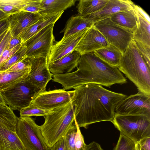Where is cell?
Listing matches in <instances>:
<instances>
[{"label": "cell", "instance_id": "48", "mask_svg": "<svg viewBox=\"0 0 150 150\" xmlns=\"http://www.w3.org/2000/svg\"><path fill=\"white\" fill-rule=\"evenodd\" d=\"M141 147L139 143H137L135 150H140Z\"/></svg>", "mask_w": 150, "mask_h": 150}, {"label": "cell", "instance_id": "32", "mask_svg": "<svg viewBox=\"0 0 150 150\" xmlns=\"http://www.w3.org/2000/svg\"><path fill=\"white\" fill-rule=\"evenodd\" d=\"M43 10L42 0H28L21 11L34 13H40Z\"/></svg>", "mask_w": 150, "mask_h": 150}, {"label": "cell", "instance_id": "22", "mask_svg": "<svg viewBox=\"0 0 150 150\" xmlns=\"http://www.w3.org/2000/svg\"><path fill=\"white\" fill-rule=\"evenodd\" d=\"M30 71H0V91L7 90L25 80L28 76Z\"/></svg>", "mask_w": 150, "mask_h": 150}, {"label": "cell", "instance_id": "17", "mask_svg": "<svg viewBox=\"0 0 150 150\" xmlns=\"http://www.w3.org/2000/svg\"><path fill=\"white\" fill-rule=\"evenodd\" d=\"M81 56L79 52L74 50L60 59L48 63L49 69L53 75L71 72L78 67Z\"/></svg>", "mask_w": 150, "mask_h": 150}, {"label": "cell", "instance_id": "15", "mask_svg": "<svg viewBox=\"0 0 150 150\" xmlns=\"http://www.w3.org/2000/svg\"><path fill=\"white\" fill-rule=\"evenodd\" d=\"M45 16L40 13H34L23 11L9 15L7 19L12 37H16L20 35L25 29Z\"/></svg>", "mask_w": 150, "mask_h": 150}, {"label": "cell", "instance_id": "29", "mask_svg": "<svg viewBox=\"0 0 150 150\" xmlns=\"http://www.w3.org/2000/svg\"><path fill=\"white\" fill-rule=\"evenodd\" d=\"M26 51V47L23 44L20 48L0 67V71H6L16 64L27 57Z\"/></svg>", "mask_w": 150, "mask_h": 150}, {"label": "cell", "instance_id": "4", "mask_svg": "<svg viewBox=\"0 0 150 150\" xmlns=\"http://www.w3.org/2000/svg\"><path fill=\"white\" fill-rule=\"evenodd\" d=\"M74 107L71 101L53 110L44 116V123L39 126L47 146L51 147L64 136L74 122Z\"/></svg>", "mask_w": 150, "mask_h": 150}, {"label": "cell", "instance_id": "27", "mask_svg": "<svg viewBox=\"0 0 150 150\" xmlns=\"http://www.w3.org/2000/svg\"><path fill=\"white\" fill-rule=\"evenodd\" d=\"M17 118L7 105L0 104V127L15 132Z\"/></svg>", "mask_w": 150, "mask_h": 150}, {"label": "cell", "instance_id": "20", "mask_svg": "<svg viewBox=\"0 0 150 150\" xmlns=\"http://www.w3.org/2000/svg\"><path fill=\"white\" fill-rule=\"evenodd\" d=\"M94 24L90 19L79 15L72 16L68 20L65 28L61 33H64L63 38H65L89 28Z\"/></svg>", "mask_w": 150, "mask_h": 150}, {"label": "cell", "instance_id": "34", "mask_svg": "<svg viewBox=\"0 0 150 150\" xmlns=\"http://www.w3.org/2000/svg\"><path fill=\"white\" fill-rule=\"evenodd\" d=\"M76 131V127L74 124L69 129L65 135L68 150H75L74 142Z\"/></svg>", "mask_w": 150, "mask_h": 150}, {"label": "cell", "instance_id": "35", "mask_svg": "<svg viewBox=\"0 0 150 150\" xmlns=\"http://www.w3.org/2000/svg\"><path fill=\"white\" fill-rule=\"evenodd\" d=\"M75 124L77 128L74 142L75 150H84L86 145L84 142L80 127L76 123Z\"/></svg>", "mask_w": 150, "mask_h": 150}, {"label": "cell", "instance_id": "19", "mask_svg": "<svg viewBox=\"0 0 150 150\" xmlns=\"http://www.w3.org/2000/svg\"><path fill=\"white\" fill-rule=\"evenodd\" d=\"M115 24L133 33L137 25V18L134 8L132 9L121 11L112 15L110 17Z\"/></svg>", "mask_w": 150, "mask_h": 150}, {"label": "cell", "instance_id": "7", "mask_svg": "<svg viewBox=\"0 0 150 150\" xmlns=\"http://www.w3.org/2000/svg\"><path fill=\"white\" fill-rule=\"evenodd\" d=\"M94 25L109 44L117 48L122 54L133 40L132 32L115 24L110 18L98 21Z\"/></svg>", "mask_w": 150, "mask_h": 150}, {"label": "cell", "instance_id": "47", "mask_svg": "<svg viewBox=\"0 0 150 150\" xmlns=\"http://www.w3.org/2000/svg\"><path fill=\"white\" fill-rule=\"evenodd\" d=\"M8 30H7L3 34H2L0 36V43H1L2 40L3 38L4 37V36H5V35L6 34Z\"/></svg>", "mask_w": 150, "mask_h": 150}, {"label": "cell", "instance_id": "26", "mask_svg": "<svg viewBox=\"0 0 150 150\" xmlns=\"http://www.w3.org/2000/svg\"><path fill=\"white\" fill-rule=\"evenodd\" d=\"M108 0H81L77 6L79 15L85 17L101 9Z\"/></svg>", "mask_w": 150, "mask_h": 150}, {"label": "cell", "instance_id": "8", "mask_svg": "<svg viewBox=\"0 0 150 150\" xmlns=\"http://www.w3.org/2000/svg\"><path fill=\"white\" fill-rule=\"evenodd\" d=\"M1 92L6 105L13 111L20 110L28 106L39 93L25 79Z\"/></svg>", "mask_w": 150, "mask_h": 150}, {"label": "cell", "instance_id": "10", "mask_svg": "<svg viewBox=\"0 0 150 150\" xmlns=\"http://www.w3.org/2000/svg\"><path fill=\"white\" fill-rule=\"evenodd\" d=\"M115 114L142 115L150 117V96L139 91L127 96L117 104Z\"/></svg>", "mask_w": 150, "mask_h": 150}, {"label": "cell", "instance_id": "49", "mask_svg": "<svg viewBox=\"0 0 150 150\" xmlns=\"http://www.w3.org/2000/svg\"><path fill=\"white\" fill-rule=\"evenodd\" d=\"M140 150H144L141 147Z\"/></svg>", "mask_w": 150, "mask_h": 150}, {"label": "cell", "instance_id": "12", "mask_svg": "<svg viewBox=\"0 0 150 150\" xmlns=\"http://www.w3.org/2000/svg\"><path fill=\"white\" fill-rule=\"evenodd\" d=\"M53 75L49 69L47 58H33L30 71L25 80L40 93L46 91V86L52 79Z\"/></svg>", "mask_w": 150, "mask_h": 150}, {"label": "cell", "instance_id": "13", "mask_svg": "<svg viewBox=\"0 0 150 150\" xmlns=\"http://www.w3.org/2000/svg\"><path fill=\"white\" fill-rule=\"evenodd\" d=\"M109 45L103 35L93 25L88 29L74 50L78 51L81 55L94 52Z\"/></svg>", "mask_w": 150, "mask_h": 150}, {"label": "cell", "instance_id": "6", "mask_svg": "<svg viewBox=\"0 0 150 150\" xmlns=\"http://www.w3.org/2000/svg\"><path fill=\"white\" fill-rule=\"evenodd\" d=\"M15 132L26 150H51L39 126L31 117H18Z\"/></svg>", "mask_w": 150, "mask_h": 150}, {"label": "cell", "instance_id": "21", "mask_svg": "<svg viewBox=\"0 0 150 150\" xmlns=\"http://www.w3.org/2000/svg\"><path fill=\"white\" fill-rule=\"evenodd\" d=\"M0 150H26L15 132L0 127Z\"/></svg>", "mask_w": 150, "mask_h": 150}, {"label": "cell", "instance_id": "33", "mask_svg": "<svg viewBox=\"0 0 150 150\" xmlns=\"http://www.w3.org/2000/svg\"><path fill=\"white\" fill-rule=\"evenodd\" d=\"M33 58L27 57L5 71L18 72L30 70Z\"/></svg>", "mask_w": 150, "mask_h": 150}, {"label": "cell", "instance_id": "30", "mask_svg": "<svg viewBox=\"0 0 150 150\" xmlns=\"http://www.w3.org/2000/svg\"><path fill=\"white\" fill-rule=\"evenodd\" d=\"M20 111V114L21 116L29 117L35 116L44 117L52 112L53 110L45 109L30 104L27 107L21 109Z\"/></svg>", "mask_w": 150, "mask_h": 150}, {"label": "cell", "instance_id": "16", "mask_svg": "<svg viewBox=\"0 0 150 150\" xmlns=\"http://www.w3.org/2000/svg\"><path fill=\"white\" fill-rule=\"evenodd\" d=\"M134 5V3L130 0H108L100 10L84 17L90 19L95 23L110 18L112 15L118 12L133 9Z\"/></svg>", "mask_w": 150, "mask_h": 150}, {"label": "cell", "instance_id": "37", "mask_svg": "<svg viewBox=\"0 0 150 150\" xmlns=\"http://www.w3.org/2000/svg\"><path fill=\"white\" fill-rule=\"evenodd\" d=\"M23 44H21L12 49L6 50L4 52L0 57V67L20 48Z\"/></svg>", "mask_w": 150, "mask_h": 150}, {"label": "cell", "instance_id": "42", "mask_svg": "<svg viewBox=\"0 0 150 150\" xmlns=\"http://www.w3.org/2000/svg\"><path fill=\"white\" fill-rule=\"evenodd\" d=\"M9 23L7 18L0 21V36L9 29Z\"/></svg>", "mask_w": 150, "mask_h": 150}, {"label": "cell", "instance_id": "28", "mask_svg": "<svg viewBox=\"0 0 150 150\" xmlns=\"http://www.w3.org/2000/svg\"><path fill=\"white\" fill-rule=\"evenodd\" d=\"M28 0H0V9L8 16L21 11Z\"/></svg>", "mask_w": 150, "mask_h": 150}, {"label": "cell", "instance_id": "24", "mask_svg": "<svg viewBox=\"0 0 150 150\" xmlns=\"http://www.w3.org/2000/svg\"><path fill=\"white\" fill-rule=\"evenodd\" d=\"M135 11L138 23L137 27L133 33V40L150 47V23Z\"/></svg>", "mask_w": 150, "mask_h": 150}, {"label": "cell", "instance_id": "23", "mask_svg": "<svg viewBox=\"0 0 150 150\" xmlns=\"http://www.w3.org/2000/svg\"><path fill=\"white\" fill-rule=\"evenodd\" d=\"M76 0H42L43 10L40 14L45 16L56 14L75 5Z\"/></svg>", "mask_w": 150, "mask_h": 150}, {"label": "cell", "instance_id": "31", "mask_svg": "<svg viewBox=\"0 0 150 150\" xmlns=\"http://www.w3.org/2000/svg\"><path fill=\"white\" fill-rule=\"evenodd\" d=\"M136 144L129 138L120 133L118 142L113 150H135Z\"/></svg>", "mask_w": 150, "mask_h": 150}, {"label": "cell", "instance_id": "2", "mask_svg": "<svg viewBox=\"0 0 150 150\" xmlns=\"http://www.w3.org/2000/svg\"><path fill=\"white\" fill-rule=\"evenodd\" d=\"M52 81L60 84L63 89H72L78 85L93 83L109 87L122 84L127 79L116 67L105 62L92 52L81 55L76 71L53 74Z\"/></svg>", "mask_w": 150, "mask_h": 150}, {"label": "cell", "instance_id": "5", "mask_svg": "<svg viewBox=\"0 0 150 150\" xmlns=\"http://www.w3.org/2000/svg\"><path fill=\"white\" fill-rule=\"evenodd\" d=\"M112 123L120 133L136 143L150 137V117L146 115L115 114Z\"/></svg>", "mask_w": 150, "mask_h": 150}, {"label": "cell", "instance_id": "25", "mask_svg": "<svg viewBox=\"0 0 150 150\" xmlns=\"http://www.w3.org/2000/svg\"><path fill=\"white\" fill-rule=\"evenodd\" d=\"M94 52L105 62L117 67L120 64L122 54L117 48L110 44L107 47L96 51Z\"/></svg>", "mask_w": 150, "mask_h": 150}, {"label": "cell", "instance_id": "39", "mask_svg": "<svg viewBox=\"0 0 150 150\" xmlns=\"http://www.w3.org/2000/svg\"><path fill=\"white\" fill-rule=\"evenodd\" d=\"M11 37L9 29L0 43V57L4 52L7 49Z\"/></svg>", "mask_w": 150, "mask_h": 150}, {"label": "cell", "instance_id": "45", "mask_svg": "<svg viewBox=\"0 0 150 150\" xmlns=\"http://www.w3.org/2000/svg\"><path fill=\"white\" fill-rule=\"evenodd\" d=\"M8 16L0 9V21L7 18Z\"/></svg>", "mask_w": 150, "mask_h": 150}, {"label": "cell", "instance_id": "11", "mask_svg": "<svg viewBox=\"0 0 150 150\" xmlns=\"http://www.w3.org/2000/svg\"><path fill=\"white\" fill-rule=\"evenodd\" d=\"M74 92V90L66 91L63 88L46 91L38 93L30 104L53 110L71 101Z\"/></svg>", "mask_w": 150, "mask_h": 150}, {"label": "cell", "instance_id": "3", "mask_svg": "<svg viewBox=\"0 0 150 150\" xmlns=\"http://www.w3.org/2000/svg\"><path fill=\"white\" fill-rule=\"evenodd\" d=\"M117 68L134 84L138 91L150 96V65L133 40L122 54Z\"/></svg>", "mask_w": 150, "mask_h": 150}, {"label": "cell", "instance_id": "41", "mask_svg": "<svg viewBox=\"0 0 150 150\" xmlns=\"http://www.w3.org/2000/svg\"><path fill=\"white\" fill-rule=\"evenodd\" d=\"M135 10L142 17L150 23V18L149 15L139 6L134 4Z\"/></svg>", "mask_w": 150, "mask_h": 150}, {"label": "cell", "instance_id": "36", "mask_svg": "<svg viewBox=\"0 0 150 150\" xmlns=\"http://www.w3.org/2000/svg\"><path fill=\"white\" fill-rule=\"evenodd\" d=\"M134 41L139 52L148 64L150 65V47L138 41Z\"/></svg>", "mask_w": 150, "mask_h": 150}, {"label": "cell", "instance_id": "1", "mask_svg": "<svg viewBox=\"0 0 150 150\" xmlns=\"http://www.w3.org/2000/svg\"><path fill=\"white\" fill-rule=\"evenodd\" d=\"M73 88L75 92L71 101L74 107V122L79 127L85 128L99 122H112L116 106L127 96L95 84H81Z\"/></svg>", "mask_w": 150, "mask_h": 150}, {"label": "cell", "instance_id": "44", "mask_svg": "<svg viewBox=\"0 0 150 150\" xmlns=\"http://www.w3.org/2000/svg\"><path fill=\"white\" fill-rule=\"evenodd\" d=\"M84 150H103L99 144L95 142H92L86 145Z\"/></svg>", "mask_w": 150, "mask_h": 150}, {"label": "cell", "instance_id": "38", "mask_svg": "<svg viewBox=\"0 0 150 150\" xmlns=\"http://www.w3.org/2000/svg\"><path fill=\"white\" fill-rule=\"evenodd\" d=\"M51 150H68L66 136L61 138L51 147Z\"/></svg>", "mask_w": 150, "mask_h": 150}, {"label": "cell", "instance_id": "46", "mask_svg": "<svg viewBox=\"0 0 150 150\" xmlns=\"http://www.w3.org/2000/svg\"><path fill=\"white\" fill-rule=\"evenodd\" d=\"M0 104L6 105L0 91Z\"/></svg>", "mask_w": 150, "mask_h": 150}, {"label": "cell", "instance_id": "40", "mask_svg": "<svg viewBox=\"0 0 150 150\" xmlns=\"http://www.w3.org/2000/svg\"><path fill=\"white\" fill-rule=\"evenodd\" d=\"M22 43L20 35L16 37H12L7 49H12Z\"/></svg>", "mask_w": 150, "mask_h": 150}, {"label": "cell", "instance_id": "14", "mask_svg": "<svg viewBox=\"0 0 150 150\" xmlns=\"http://www.w3.org/2000/svg\"><path fill=\"white\" fill-rule=\"evenodd\" d=\"M88 28L65 38L54 44L47 58L48 64L56 61L73 51Z\"/></svg>", "mask_w": 150, "mask_h": 150}, {"label": "cell", "instance_id": "9", "mask_svg": "<svg viewBox=\"0 0 150 150\" xmlns=\"http://www.w3.org/2000/svg\"><path fill=\"white\" fill-rule=\"evenodd\" d=\"M54 24L47 26L23 43L27 48V57H47L55 43L53 34Z\"/></svg>", "mask_w": 150, "mask_h": 150}, {"label": "cell", "instance_id": "18", "mask_svg": "<svg viewBox=\"0 0 150 150\" xmlns=\"http://www.w3.org/2000/svg\"><path fill=\"white\" fill-rule=\"evenodd\" d=\"M64 12L45 16L25 29L20 34L22 42L23 43L47 26L52 23L55 24L61 17Z\"/></svg>", "mask_w": 150, "mask_h": 150}, {"label": "cell", "instance_id": "43", "mask_svg": "<svg viewBox=\"0 0 150 150\" xmlns=\"http://www.w3.org/2000/svg\"><path fill=\"white\" fill-rule=\"evenodd\" d=\"M138 143L144 150H150V137L145 138Z\"/></svg>", "mask_w": 150, "mask_h": 150}]
</instances>
